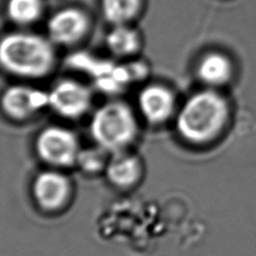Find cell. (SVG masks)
<instances>
[{
    "instance_id": "9c48e42d",
    "label": "cell",
    "mask_w": 256,
    "mask_h": 256,
    "mask_svg": "<svg viewBox=\"0 0 256 256\" xmlns=\"http://www.w3.org/2000/svg\"><path fill=\"white\" fill-rule=\"evenodd\" d=\"M104 174L114 188L130 190L140 183L144 166L138 156L126 150L110 155Z\"/></svg>"
},
{
    "instance_id": "4fadbf2b",
    "label": "cell",
    "mask_w": 256,
    "mask_h": 256,
    "mask_svg": "<svg viewBox=\"0 0 256 256\" xmlns=\"http://www.w3.org/2000/svg\"><path fill=\"white\" fill-rule=\"evenodd\" d=\"M140 6V0H103V14L108 22L116 25H123L130 20Z\"/></svg>"
},
{
    "instance_id": "5b68a950",
    "label": "cell",
    "mask_w": 256,
    "mask_h": 256,
    "mask_svg": "<svg viewBox=\"0 0 256 256\" xmlns=\"http://www.w3.org/2000/svg\"><path fill=\"white\" fill-rule=\"evenodd\" d=\"M30 192L40 210L48 214H56L67 208L72 201L74 185L62 170L48 167L35 175Z\"/></svg>"
},
{
    "instance_id": "5bb4252c",
    "label": "cell",
    "mask_w": 256,
    "mask_h": 256,
    "mask_svg": "<svg viewBox=\"0 0 256 256\" xmlns=\"http://www.w3.org/2000/svg\"><path fill=\"white\" fill-rule=\"evenodd\" d=\"M42 12L41 0H10L7 5L8 16L17 24H30Z\"/></svg>"
},
{
    "instance_id": "8992f818",
    "label": "cell",
    "mask_w": 256,
    "mask_h": 256,
    "mask_svg": "<svg viewBox=\"0 0 256 256\" xmlns=\"http://www.w3.org/2000/svg\"><path fill=\"white\" fill-rule=\"evenodd\" d=\"M48 96V108L68 120L84 116L92 106L90 92L77 82L64 80L56 84Z\"/></svg>"
},
{
    "instance_id": "3957f363",
    "label": "cell",
    "mask_w": 256,
    "mask_h": 256,
    "mask_svg": "<svg viewBox=\"0 0 256 256\" xmlns=\"http://www.w3.org/2000/svg\"><path fill=\"white\" fill-rule=\"evenodd\" d=\"M54 61L51 44L38 35L12 33L0 41V64L16 76L42 77Z\"/></svg>"
},
{
    "instance_id": "8fae6325",
    "label": "cell",
    "mask_w": 256,
    "mask_h": 256,
    "mask_svg": "<svg viewBox=\"0 0 256 256\" xmlns=\"http://www.w3.org/2000/svg\"><path fill=\"white\" fill-rule=\"evenodd\" d=\"M232 64L226 56L219 54L206 56L198 66V74L203 82L210 86L226 84L232 77Z\"/></svg>"
},
{
    "instance_id": "7c38bea8",
    "label": "cell",
    "mask_w": 256,
    "mask_h": 256,
    "mask_svg": "<svg viewBox=\"0 0 256 256\" xmlns=\"http://www.w3.org/2000/svg\"><path fill=\"white\" fill-rule=\"evenodd\" d=\"M108 46L113 54L118 56H129L138 48V35L131 28L123 25H118L108 35Z\"/></svg>"
},
{
    "instance_id": "30bf717a",
    "label": "cell",
    "mask_w": 256,
    "mask_h": 256,
    "mask_svg": "<svg viewBox=\"0 0 256 256\" xmlns=\"http://www.w3.org/2000/svg\"><path fill=\"white\" fill-rule=\"evenodd\" d=\"M48 28L52 41L59 44H72L86 33L87 18L80 10H64L51 17Z\"/></svg>"
},
{
    "instance_id": "ba28073f",
    "label": "cell",
    "mask_w": 256,
    "mask_h": 256,
    "mask_svg": "<svg viewBox=\"0 0 256 256\" xmlns=\"http://www.w3.org/2000/svg\"><path fill=\"white\" fill-rule=\"evenodd\" d=\"M141 116L150 124L160 126L176 116L175 97L164 86L150 85L141 90L138 98Z\"/></svg>"
},
{
    "instance_id": "277c9868",
    "label": "cell",
    "mask_w": 256,
    "mask_h": 256,
    "mask_svg": "<svg viewBox=\"0 0 256 256\" xmlns=\"http://www.w3.org/2000/svg\"><path fill=\"white\" fill-rule=\"evenodd\" d=\"M35 152L48 168L64 170L77 165L82 146L76 134L62 126H48L38 132Z\"/></svg>"
},
{
    "instance_id": "52a82bcc",
    "label": "cell",
    "mask_w": 256,
    "mask_h": 256,
    "mask_svg": "<svg viewBox=\"0 0 256 256\" xmlns=\"http://www.w3.org/2000/svg\"><path fill=\"white\" fill-rule=\"evenodd\" d=\"M0 104L8 118L24 122L48 106V96L32 87L12 86L2 94Z\"/></svg>"
},
{
    "instance_id": "6da1fadb",
    "label": "cell",
    "mask_w": 256,
    "mask_h": 256,
    "mask_svg": "<svg viewBox=\"0 0 256 256\" xmlns=\"http://www.w3.org/2000/svg\"><path fill=\"white\" fill-rule=\"evenodd\" d=\"M228 118L226 100L214 90L192 95L175 116L180 138L190 144H204L217 138Z\"/></svg>"
},
{
    "instance_id": "9a60e30c",
    "label": "cell",
    "mask_w": 256,
    "mask_h": 256,
    "mask_svg": "<svg viewBox=\"0 0 256 256\" xmlns=\"http://www.w3.org/2000/svg\"><path fill=\"white\" fill-rule=\"evenodd\" d=\"M106 154V152H104L97 146L95 149H82L77 160V166L87 174H98L100 172L104 173L108 160V157H105Z\"/></svg>"
},
{
    "instance_id": "7a4b0ae2",
    "label": "cell",
    "mask_w": 256,
    "mask_h": 256,
    "mask_svg": "<svg viewBox=\"0 0 256 256\" xmlns=\"http://www.w3.org/2000/svg\"><path fill=\"white\" fill-rule=\"evenodd\" d=\"M90 134L97 147L108 155L129 149L138 138L139 123L129 105L113 100L94 112Z\"/></svg>"
}]
</instances>
